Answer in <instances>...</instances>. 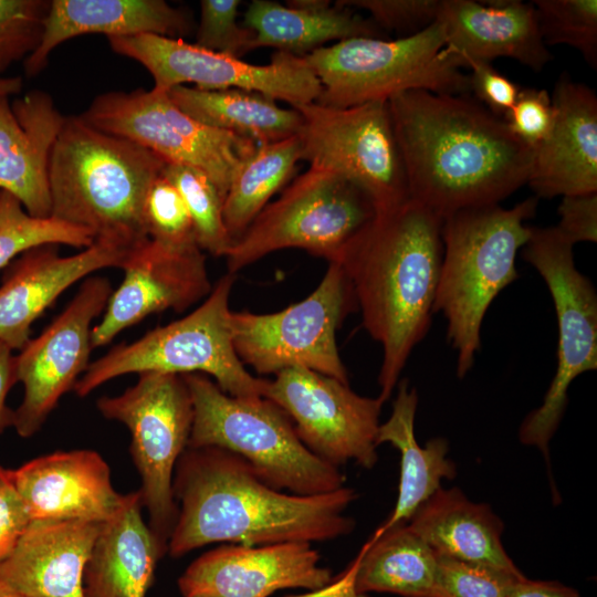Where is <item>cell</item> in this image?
<instances>
[{"label": "cell", "instance_id": "7dc6e473", "mask_svg": "<svg viewBox=\"0 0 597 597\" xmlns=\"http://www.w3.org/2000/svg\"><path fill=\"white\" fill-rule=\"evenodd\" d=\"M505 597H580L578 591L558 582L532 580L523 577L515 582Z\"/></svg>", "mask_w": 597, "mask_h": 597}, {"label": "cell", "instance_id": "44dd1931", "mask_svg": "<svg viewBox=\"0 0 597 597\" xmlns=\"http://www.w3.org/2000/svg\"><path fill=\"white\" fill-rule=\"evenodd\" d=\"M127 251L94 242L82 252L62 256L59 244L31 248L4 270L0 285V342L20 350L35 320L78 280L105 268H119Z\"/></svg>", "mask_w": 597, "mask_h": 597}, {"label": "cell", "instance_id": "d590c367", "mask_svg": "<svg viewBox=\"0 0 597 597\" xmlns=\"http://www.w3.org/2000/svg\"><path fill=\"white\" fill-rule=\"evenodd\" d=\"M533 4L545 45L567 44L596 69L597 1L536 0Z\"/></svg>", "mask_w": 597, "mask_h": 597}, {"label": "cell", "instance_id": "836d02e7", "mask_svg": "<svg viewBox=\"0 0 597 597\" xmlns=\"http://www.w3.org/2000/svg\"><path fill=\"white\" fill-rule=\"evenodd\" d=\"M87 248L92 234L54 218L30 216L11 193L0 190V271L24 251L42 244Z\"/></svg>", "mask_w": 597, "mask_h": 597}, {"label": "cell", "instance_id": "ee69618b", "mask_svg": "<svg viewBox=\"0 0 597 597\" xmlns=\"http://www.w3.org/2000/svg\"><path fill=\"white\" fill-rule=\"evenodd\" d=\"M30 522L13 485L11 469L0 467V565L10 556Z\"/></svg>", "mask_w": 597, "mask_h": 597}, {"label": "cell", "instance_id": "7c38bea8", "mask_svg": "<svg viewBox=\"0 0 597 597\" xmlns=\"http://www.w3.org/2000/svg\"><path fill=\"white\" fill-rule=\"evenodd\" d=\"M357 310L345 272L338 263H328L317 287L301 302L269 314L232 312L235 353L258 374L302 367L348 384L336 332Z\"/></svg>", "mask_w": 597, "mask_h": 597}, {"label": "cell", "instance_id": "7a4b0ae2", "mask_svg": "<svg viewBox=\"0 0 597 597\" xmlns=\"http://www.w3.org/2000/svg\"><path fill=\"white\" fill-rule=\"evenodd\" d=\"M172 493L180 504L167 547L172 557L217 542H322L355 526L344 515L356 498L353 489L285 494L261 480L245 460L218 447L186 448L175 468Z\"/></svg>", "mask_w": 597, "mask_h": 597}, {"label": "cell", "instance_id": "7bdbcfd3", "mask_svg": "<svg viewBox=\"0 0 597 597\" xmlns=\"http://www.w3.org/2000/svg\"><path fill=\"white\" fill-rule=\"evenodd\" d=\"M465 67L471 70V91L491 113L503 118L515 104L521 87L496 71L491 63L470 61Z\"/></svg>", "mask_w": 597, "mask_h": 597}, {"label": "cell", "instance_id": "83f0119b", "mask_svg": "<svg viewBox=\"0 0 597 597\" xmlns=\"http://www.w3.org/2000/svg\"><path fill=\"white\" fill-rule=\"evenodd\" d=\"M407 525L439 555L520 572L501 542L502 521L488 504L470 501L457 488L438 489Z\"/></svg>", "mask_w": 597, "mask_h": 597}, {"label": "cell", "instance_id": "3957f363", "mask_svg": "<svg viewBox=\"0 0 597 597\" xmlns=\"http://www.w3.org/2000/svg\"><path fill=\"white\" fill-rule=\"evenodd\" d=\"M441 226V218L409 198L376 212L335 261L352 284L363 327L383 347L378 397L384 402L431 324Z\"/></svg>", "mask_w": 597, "mask_h": 597}, {"label": "cell", "instance_id": "52a82bcc", "mask_svg": "<svg viewBox=\"0 0 597 597\" xmlns=\"http://www.w3.org/2000/svg\"><path fill=\"white\" fill-rule=\"evenodd\" d=\"M234 281L235 274L227 272L187 316L158 326L132 343L118 344L90 363L73 391L86 397L106 381L132 373H199L213 377L230 396L263 397L266 379L247 370L233 345L229 301Z\"/></svg>", "mask_w": 597, "mask_h": 597}, {"label": "cell", "instance_id": "ac0fdd59", "mask_svg": "<svg viewBox=\"0 0 597 597\" xmlns=\"http://www.w3.org/2000/svg\"><path fill=\"white\" fill-rule=\"evenodd\" d=\"M119 268L124 279L92 328L93 348L107 345L154 313L184 312L212 290L206 255L198 245L175 248L147 239L127 251Z\"/></svg>", "mask_w": 597, "mask_h": 597}, {"label": "cell", "instance_id": "4316f807", "mask_svg": "<svg viewBox=\"0 0 597 597\" xmlns=\"http://www.w3.org/2000/svg\"><path fill=\"white\" fill-rule=\"evenodd\" d=\"M142 494L127 493L100 524L83 575L84 597H146L163 556L142 516Z\"/></svg>", "mask_w": 597, "mask_h": 597}, {"label": "cell", "instance_id": "e575fe53", "mask_svg": "<svg viewBox=\"0 0 597 597\" xmlns=\"http://www.w3.org/2000/svg\"><path fill=\"white\" fill-rule=\"evenodd\" d=\"M163 175L178 189L191 216L197 244L213 256H226L233 240L223 220L224 198L201 170L166 164Z\"/></svg>", "mask_w": 597, "mask_h": 597}, {"label": "cell", "instance_id": "277c9868", "mask_svg": "<svg viewBox=\"0 0 597 597\" xmlns=\"http://www.w3.org/2000/svg\"><path fill=\"white\" fill-rule=\"evenodd\" d=\"M167 163L147 148L65 117L49 158L51 218L122 250L148 238L144 202Z\"/></svg>", "mask_w": 597, "mask_h": 597}, {"label": "cell", "instance_id": "9a60e30c", "mask_svg": "<svg viewBox=\"0 0 597 597\" xmlns=\"http://www.w3.org/2000/svg\"><path fill=\"white\" fill-rule=\"evenodd\" d=\"M111 49L140 63L153 76L154 87L195 84L202 90H243L260 93L293 108L317 101L322 85L304 57L275 51L271 62L251 64L207 51L184 39L156 34L107 38Z\"/></svg>", "mask_w": 597, "mask_h": 597}, {"label": "cell", "instance_id": "e0dca14e", "mask_svg": "<svg viewBox=\"0 0 597 597\" xmlns=\"http://www.w3.org/2000/svg\"><path fill=\"white\" fill-rule=\"evenodd\" d=\"M84 280L60 315L15 355L18 381L24 394L14 409L12 427L22 438L41 429L90 365L92 323L105 311L113 289L104 276Z\"/></svg>", "mask_w": 597, "mask_h": 597}, {"label": "cell", "instance_id": "bcb514c9", "mask_svg": "<svg viewBox=\"0 0 597 597\" xmlns=\"http://www.w3.org/2000/svg\"><path fill=\"white\" fill-rule=\"evenodd\" d=\"M18 383L13 349L0 342V433L13 426L14 410L8 407L7 397L11 388Z\"/></svg>", "mask_w": 597, "mask_h": 597}, {"label": "cell", "instance_id": "484cf974", "mask_svg": "<svg viewBox=\"0 0 597 597\" xmlns=\"http://www.w3.org/2000/svg\"><path fill=\"white\" fill-rule=\"evenodd\" d=\"M192 30L190 14L164 0H52L38 49L24 60L27 76L48 64L52 51L74 36L156 34L182 39Z\"/></svg>", "mask_w": 597, "mask_h": 597}, {"label": "cell", "instance_id": "60d3db41", "mask_svg": "<svg viewBox=\"0 0 597 597\" xmlns=\"http://www.w3.org/2000/svg\"><path fill=\"white\" fill-rule=\"evenodd\" d=\"M342 6L363 9L381 30L417 33L437 20L440 0H341Z\"/></svg>", "mask_w": 597, "mask_h": 597}, {"label": "cell", "instance_id": "d6986e66", "mask_svg": "<svg viewBox=\"0 0 597 597\" xmlns=\"http://www.w3.org/2000/svg\"><path fill=\"white\" fill-rule=\"evenodd\" d=\"M332 580L311 543L229 545L193 561L178 579L184 597H269L284 588L320 589Z\"/></svg>", "mask_w": 597, "mask_h": 597}, {"label": "cell", "instance_id": "ffe728a7", "mask_svg": "<svg viewBox=\"0 0 597 597\" xmlns=\"http://www.w3.org/2000/svg\"><path fill=\"white\" fill-rule=\"evenodd\" d=\"M11 479L31 521L102 523L117 512L125 496L116 492L108 464L94 450L35 458L11 470Z\"/></svg>", "mask_w": 597, "mask_h": 597}, {"label": "cell", "instance_id": "7402d4cb", "mask_svg": "<svg viewBox=\"0 0 597 597\" xmlns=\"http://www.w3.org/2000/svg\"><path fill=\"white\" fill-rule=\"evenodd\" d=\"M554 123L533 150L527 179L537 199L597 192V97L563 74L552 95Z\"/></svg>", "mask_w": 597, "mask_h": 597}, {"label": "cell", "instance_id": "f907efd6", "mask_svg": "<svg viewBox=\"0 0 597 597\" xmlns=\"http://www.w3.org/2000/svg\"><path fill=\"white\" fill-rule=\"evenodd\" d=\"M0 597H24L9 586L0 583Z\"/></svg>", "mask_w": 597, "mask_h": 597}, {"label": "cell", "instance_id": "f1b7e54d", "mask_svg": "<svg viewBox=\"0 0 597 597\" xmlns=\"http://www.w3.org/2000/svg\"><path fill=\"white\" fill-rule=\"evenodd\" d=\"M398 391L388 420L379 425L376 444L388 442L401 455L398 499L390 516L375 532L379 535L398 524L407 523L416 510L438 489L442 479L455 476V465L447 458L446 439L433 438L420 447L415 437L418 392L408 380L398 381Z\"/></svg>", "mask_w": 597, "mask_h": 597}, {"label": "cell", "instance_id": "5b68a950", "mask_svg": "<svg viewBox=\"0 0 597 597\" xmlns=\"http://www.w3.org/2000/svg\"><path fill=\"white\" fill-rule=\"evenodd\" d=\"M538 199L512 208L500 205L459 210L442 220V260L433 313L447 320V339L457 353V376L472 368L481 326L493 300L519 279L516 254L527 242Z\"/></svg>", "mask_w": 597, "mask_h": 597}, {"label": "cell", "instance_id": "f6af8a7d", "mask_svg": "<svg viewBox=\"0 0 597 597\" xmlns=\"http://www.w3.org/2000/svg\"><path fill=\"white\" fill-rule=\"evenodd\" d=\"M556 229L574 245L597 241V192L562 197Z\"/></svg>", "mask_w": 597, "mask_h": 597}, {"label": "cell", "instance_id": "ab89813d", "mask_svg": "<svg viewBox=\"0 0 597 597\" xmlns=\"http://www.w3.org/2000/svg\"><path fill=\"white\" fill-rule=\"evenodd\" d=\"M240 0H201L193 44L240 59L252 51L254 33L238 22Z\"/></svg>", "mask_w": 597, "mask_h": 597}, {"label": "cell", "instance_id": "cb8c5ba5", "mask_svg": "<svg viewBox=\"0 0 597 597\" xmlns=\"http://www.w3.org/2000/svg\"><path fill=\"white\" fill-rule=\"evenodd\" d=\"M64 119L46 92L0 96V190L35 218L51 214L49 158Z\"/></svg>", "mask_w": 597, "mask_h": 597}, {"label": "cell", "instance_id": "74e56055", "mask_svg": "<svg viewBox=\"0 0 597 597\" xmlns=\"http://www.w3.org/2000/svg\"><path fill=\"white\" fill-rule=\"evenodd\" d=\"M523 577L521 570L509 572L438 554L430 597H505Z\"/></svg>", "mask_w": 597, "mask_h": 597}, {"label": "cell", "instance_id": "4fadbf2b", "mask_svg": "<svg viewBox=\"0 0 597 597\" xmlns=\"http://www.w3.org/2000/svg\"><path fill=\"white\" fill-rule=\"evenodd\" d=\"M91 126L132 140L168 164L205 172L226 198L229 186L258 144L206 126L180 111L167 91L137 88L97 95L80 115Z\"/></svg>", "mask_w": 597, "mask_h": 597}, {"label": "cell", "instance_id": "8d00e7d4", "mask_svg": "<svg viewBox=\"0 0 597 597\" xmlns=\"http://www.w3.org/2000/svg\"><path fill=\"white\" fill-rule=\"evenodd\" d=\"M143 216L149 239L175 248L198 245L186 202L163 172L147 192Z\"/></svg>", "mask_w": 597, "mask_h": 597}, {"label": "cell", "instance_id": "8fae6325", "mask_svg": "<svg viewBox=\"0 0 597 597\" xmlns=\"http://www.w3.org/2000/svg\"><path fill=\"white\" fill-rule=\"evenodd\" d=\"M574 244L556 227H531L523 259L543 277L557 320V367L542 405L522 421L519 437L541 450L548 446L568 402V388L580 374L597 368V294L575 265Z\"/></svg>", "mask_w": 597, "mask_h": 597}, {"label": "cell", "instance_id": "c3c4849f", "mask_svg": "<svg viewBox=\"0 0 597 597\" xmlns=\"http://www.w3.org/2000/svg\"><path fill=\"white\" fill-rule=\"evenodd\" d=\"M286 6L304 11H321L331 8L333 4L329 0H289Z\"/></svg>", "mask_w": 597, "mask_h": 597}, {"label": "cell", "instance_id": "603a6c76", "mask_svg": "<svg viewBox=\"0 0 597 597\" xmlns=\"http://www.w3.org/2000/svg\"><path fill=\"white\" fill-rule=\"evenodd\" d=\"M446 50L461 67L470 61L509 57L540 72L552 60L533 2L440 0L436 20Z\"/></svg>", "mask_w": 597, "mask_h": 597}, {"label": "cell", "instance_id": "b9f144b4", "mask_svg": "<svg viewBox=\"0 0 597 597\" xmlns=\"http://www.w3.org/2000/svg\"><path fill=\"white\" fill-rule=\"evenodd\" d=\"M503 119L510 130L534 150L552 130L554 123L552 98L543 88H521L515 104Z\"/></svg>", "mask_w": 597, "mask_h": 597}, {"label": "cell", "instance_id": "681fc988", "mask_svg": "<svg viewBox=\"0 0 597 597\" xmlns=\"http://www.w3.org/2000/svg\"><path fill=\"white\" fill-rule=\"evenodd\" d=\"M23 87V81L20 76L0 75V96H12L19 94Z\"/></svg>", "mask_w": 597, "mask_h": 597}, {"label": "cell", "instance_id": "1f68e13d", "mask_svg": "<svg viewBox=\"0 0 597 597\" xmlns=\"http://www.w3.org/2000/svg\"><path fill=\"white\" fill-rule=\"evenodd\" d=\"M358 593L430 597L438 554L407 523L374 535L355 558Z\"/></svg>", "mask_w": 597, "mask_h": 597}, {"label": "cell", "instance_id": "d6a6232c", "mask_svg": "<svg viewBox=\"0 0 597 597\" xmlns=\"http://www.w3.org/2000/svg\"><path fill=\"white\" fill-rule=\"evenodd\" d=\"M302 160L298 137L258 145L235 172L223 202V220L233 240L239 239L252 221L283 189Z\"/></svg>", "mask_w": 597, "mask_h": 597}, {"label": "cell", "instance_id": "8992f818", "mask_svg": "<svg viewBox=\"0 0 597 597\" xmlns=\"http://www.w3.org/2000/svg\"><path fill=\"white\" fill-rule=\"evenodd\" d=\"M193 420L187 448L218 447L245 460L268 485L297 495L344 486L338 468L312 453L289 416L271 400L223 392L207 375H182Z\"/></svg>", "mask_w": 597, "mask_h": 597}, {"label": "cell", "instance_id": "816d5d0a", "mask_svg": "<svg viewBox=\"0 0 597 597\" xmlns=\"http://www.w3.org/2000/svg\"><path fill=\"white\" fill-rule=\"evenodd\" d=\"M286 597H290V596H286Z\"/></svg>", "mask_w": 597, "mask_h": 597}, {"label": "cell", "instance_id": "5bb4252c", "mask_svg": "<svg viewBox=\"0 0 597 597\" xmlns=\"http://www.w3.org/2000/svg\"><path fill=\"white\" fill-rule=\"evenodd\" d=\"M295 109L302 115L296 135L302 160L358 186L368 195L376 212L409 199L388 101L346 108L314 102Z\"/></svg>", "mask_w": 597, "mask_h": 597}, {"label": "cell", "instance_id": "d4e9b609", "mask_svg": "<svg viewBox=\"0 0 597 597\" xmlns=\"http://www.w3.org/2000/svg\"><path fill=\"white\" fill-rule=\"evenodd\" d=\"M100 524L31 521L0 565V583L24 597H84V568Z\"/></svg>", "mask_w": 597, "mask_h": 597}, {"label": "cell", "instance_id": "9c48e42d", "mask_svg": "<svg viewBox=\"0 0 597 597\" xmlns=\"http://www.w3.org/2000/svg\"><path fill=\"white\" fill-rule=\"evenodd\" d=\"M375 214L373 201L358 186L310 166L232 243L226 255L228 272L235 274L270 253L293 248L335 262Z\"/></svg>", "mask_w": 597, "mask_h": 597}, {"label": "cell", "instance_id": "f35d334b", "mask_svg": "<svg viewBox=\"0 0 597 597\" xmlns=\"http://www.w3.org/2000/svg\"><path fill=\"white\" fill-rule=\"evenodd\" d=\"M50 4L48 0H0V74L38 49Z\"/></svg>", "mask_w": 597, "mask_h": 597}, {"label": "cell", "instance_id": "30bf717a", "mask_svg": "<svg viewBox=\"0 0 597 597\" xmlns=\"http://www.w3.org/2000/svg\"><path fill=\"white\" fill-rule=\"evenodd\" d=\"M138 375L135 385L118 396L101 397L96 406L105 418L122 422L130 432V454L142 479L143 506L164 556L178 516L174 472L188 446L193 406L182 375Z\"/></svg>", "mask_w": 597, "mask_h": 597}, {"label": "cell", "instance_id": "f546056e", "mask_svg": "<svg viewBox=\"0 0 597 597\" xmlns=\"http://www.w3.org/2000/svg\"><path fill=\"white\" fill-rule=\"evenodd\" d=\"M241 24L254 33L252 50L271 46L301 57L329 41L384 35L371 19L338 2L326 10L304 11L275 1L252 0Z\"/></svg>", "mask_w": 597, "mask_h": 597}, {"label": "cell", "instance_id": "6da1fadb", "mask_svg": "<svg viewBox=\"0 0 597 597\" xmlns=\"http://www.w3.org/2000/svg\"><path fill=\"white\" fill-rule=\"evenodd\" d=\"M409 198L442 220L499 205L527 184L533 149L465 95L423 90L388 100Z\"/></svg>", "mask_w": 597, "mask_h": 597}, {"label": "cell", "instance_id": "4dcf8cb0", "mask_svg": "<svg viewBox=\"0 0 597 597\" xmlns=\"http://www.w3.org/2000/svg\"><path fill=\"white\" fill-rule=\"evenodd\" d=\"M167 94L180 111L195 121L258 145L295 136L302 125L297 109L280 107L274 100L255 92L178 85Z\"/></svg>", "mask_w": 597, "mask_h": 597}, {"label": "cell", "instance_id": "2e32d148", "mask_svg": "<svg viewBox=\"0 0 597 597\" xmlns=\"http://www.w3.org/2000/svg\"><path fill=\"white\" fill-rule=\"evenodd\" d=\"M266 380L263 398L279 406L293 422L303 444L338 467L350 460L366 469L377 462L376 436L384 401L353 391L331 376L293 367Z\"/></svg>", "mask_w": 597, "mask_h": 597}, {"label": "cell", "instance_id": "ba28073f", "mask_svg": "<svg viewBox=\"0 0 597 597\" xmlns=\"http://www.w3.org/2000/svg\"><path fill=\"white\" fill-rule=\"evenodd\" d=\"M322 92L316 103L346 108L413 90L465 95L469 75L446 50L440 24L398 38H350L304 56Z\"/></svg>", "mask_w": 597, "mask_h": 597}]
</instances>
